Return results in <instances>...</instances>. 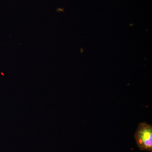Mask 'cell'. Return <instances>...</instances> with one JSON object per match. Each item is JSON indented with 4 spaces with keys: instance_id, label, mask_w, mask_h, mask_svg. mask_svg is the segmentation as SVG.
I'll return each mask as SVG.
<instances>
[{
    "instance_id": "obj_1",
    "label": "cell",
    "mask_w": 152,
    "mask_h": 152,
    "mask_svg": "<svg viewBox=\"0 0 152 152\" xmlns=\"http://www.w3.org/2000/svg\"><path fill=\"white\" fill-rule=\"evenodd\" d=\"M134 138L140 150L152 152V125L140 123L135 133Z\"/></svg>"
}]
</instances>
